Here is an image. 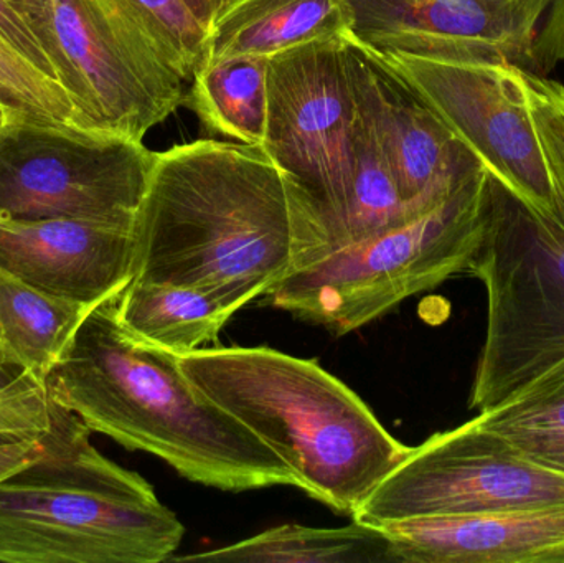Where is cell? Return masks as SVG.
Here are the masks:
<instances>
[{
  "label": "cell",
  "instance_id": "cell-1",
  "mask_svg": "<svg viewBox=\"0 0 564 563\" xmlns=\"http://www.w3.org/2000/svg\"><path fill=\"white\" fill-rule=\"evenodd\" d=\"M134 231L132 280L194 288L238 313L294 271V187L261 148L174 145L155 154Z\"/></svg>",
  "mask_w": 564,
  "mask_h": 563
},
{
  "label": "cell",
  "instance_id": "cell-2",
  "mask_svg": "<svg viewBox=\"0 0 564 563\" xmlns=\"http://www.w3.org/2000/svg\"><path fill=\"white\" fill-rule=\"evenodd\" d=\"M118 296L89 313L46 377L53 402L188 481L230 492L299 488L273 450L191 382L177 356L124 329Z\"/></svg>",
  "mask_w": 564,
  "mask_h": 563
},
{
  "label": "cell",
  "instance_id": "cell-3",
  "mask_svg": "<svg viewBox=\"0 0 564 563\" xmlns=\"http://www.w3.org/2000/svg\"><path fill=\"white\" fill-rule=\"evenodd\" d=\"M178 364L280 456L302 491L340 515L354 518L411 452L315 360L270 347H202Z\"/></svg>",
  "mask_w": 564,
  "mask_h": 563
},
{
  "label": "cell",
  "instance_id": "cell-4",
  "mask_svg": "<svg viewBox=\"0 0 564 563\" xmlns=\"http://www.w3.org/2000/svg\"><path fill=\"white\" fill-rule=\"evenodd\" d=\"M52 399V397H50ZM53 402L45 452L0 481V562L161 563L184 526L138 473L105 458Z\"/></svg>",
  "mask_w": 564,
  "mask_h": 563
},
{
  "label": "cell",
  "instance_id": "cell-5",
  "mask_svg": "<svg viewBox=\"0 0 564 563\" xmlns=\"http://www.w3.org/2000/svg\"><path fill=\"white\" fill-rule=\"evenodd\" d=\"M492 175L482 169L424 214L347 245L282 280L267 303L340 337L408 297L469 273L487 237Z\"/></svg>",
  "mask_w": 564,
  "mask_h": 563
},
{
  "label": "cell",
  "instance_id": "cell-6",
  "mask_svg": "<svg viewBox=\"0 0 564 563\" xmlns=\"http://www.w3.org/2000/svg\"><path fill=\"white\" fill-rule=\"evenodd\" d=\"M470 277L487 329L469 407L494 409L564 360V220L530 210L492 177L489 230Z\"/></svg>",
  "mask_w": 564,
  "mask_h": 563
},
{
  "label": "cell",
  "instance_id": "cell-7",
  "mask_svg": "<svg viewBox=\"0 0 564 563\" xmlns=\"http://www.w3.org/2000/svg\"><path fill=\"white\" fill-rule=\"evenodd\" d=\"M345 36L284 50L271 56L268 68L261 149L295 185L294 271L328 253L350 198L357 102Z\"/></svg>",
  "mask_w": 564,
  "mask_h": 563
},
{
  "label": "cell",
  "instance_id": "cell-8",
  "mask_svg": "<svg viewBox=\"0 0 564 563\" xmlns=\"http://www.w3.org/2000/svg\"><path fill=\"white\" fill-rule=\"evenodd\" d=\"M155 154L144 141L72 124L7 122L0 218H96L135 227Z\"/></svg>",
  "mask_w": 564,
  "mask_h": 563
},
{
  "label": "cell",
  "instance_id": "cell-9",
  "mask_svg": "<svg viewBox=\"0 0 564 563\" xmlns=\"http://www.w3.org/2000/svg\"><path fill=\"white\" fill-rule=\"evenodd\" d=\"M560 505L563 473L523 458L473 419L411 448L351 519L383 526Z\"/></svg>",
  "mask_w": 564,
  "mask_h": 563
},
{
  "label": "cell",
  "instance_id": "cell-10",
  "mask_svg": "<svg viewBox=\"0 0 564 563\" xmlns=\"http://www.w3.org/2000/svg\"><path fill=\"white\" fill-rule=\"evenodd\" d=\"M381 55L506 191L536 215L562 218L517 66L398 52Z\"/></svg>",
  "mask_w": 564,
  "mask_h": 563
},
{
  "label": "cell",
  "instance_id": "cell-11",
  "mask_svg": "<svg viewBox=\"0 0 564 563\" xmlns=\"http://www.w3.org/2000/svg\"><path fill=\"white\" fill-rule=\"evenodd\" d=\"M351 35L381 53L487 59L549 76L564 62V0H350Z\"/></svg>",
  "mask_w": 564,
  "mask_h": 563
},
{
  "label": "cell",
  "instance_id": "cell-12",
  "mask_svg": "<svg viewBox=\"0 0 564 563\" xmlns=\"http://www.w3.org/2000/svg\"><path fill=\"white\" fill-rule=\"evenodd\" d=\"M351 85L367 108L401 197L436 207L482 171L421 93L377 50L345 36Z\"/></svg>",
  "mask_w": 564,
  "mask_h": 563
},
{
  "label": "cell",
  "instance_id": "cell-13",
  "mask_svg": "<svg viewBox=\"0 0 564 563\" xmlns=\"http://www.w3.org/2000/svg\"><path fill=\"white\" fill-rule=\"evenodd\" d=\"M134 230L96 218H0V268L36 290L99 306L134 278Z\"/></svg>",
  "mask_w": 564,
  "mask_h": 563
},
{
  "label": "cell",
  "instance_id": "cell-14",
  "mask_svg": "<svg viewBox=\"0 0 564 563\" xmlns=\"http://www.w3.org/2000/svg\"><path fill=\"white\" fill-rule=\"evenodd\" d=\"M53 30L85 101L82 129L144 141L174 115L83 0H50Z\"/></svg>",
  "mask_w": 564,
  "mask_h": 563
},
{
  "label": "cell",
  "instance_id": "cell-15",
  "mask_svg": "<svg viewBox=\"0 0 564 563\" xmlns=\"http://www.w3.org/2000/svg\"><path fill=\"white\" fill-rule=\"evenodd\" d=\"M400 563H564V505L380 526Z\"/></svg>",
  "mask_w": 564,
  "mask_h": 563
},
{
  "label": "cell",
  "instance_id": "cell-16",
  "mask_svg": "<svg viewBox=\"0 0 564 563\" xmlns=\"http://www.w3.org/2000/svg\"><path fill=\"white\" fill-rule=\"evenodd\" d=\"M351 26L350 0H234L212 29L205 63L241 55L271 58L304 43L348 35Z\"/></svg>",
  "mask_w": 564,
  "mask_h": 563
},
{
  "label": "cell",
  "instance_id": "cell-17",
  "mask_svg": "<svg viewBox=\"0 0 564 563\" xmlns=\"http://www.w3.org/2000/svg\"><path fill=\"white\" fill-rule=\"evenodd\" d=\"M116 314L135 339L182 357L218 343L237 311L194 288L132 280L116 297Z\"/></svg>",
  "mask_w": 564,
  "mask_h": 563
},
{
  "label": "cell",
  "instance_id": "cell-18",
  "mask_svg": "<svg viewBox=\"0 0 564 563\" xmlns=\"http://www.w3.org/2000/svg\"><path fill=\"white\" fill-rule=\"evenodd\" d=\"M172 562L400 563L397 548L380 526L354 519L337 529L285 524L254 538Z\"/></svg>",
  "mask_w": 564,
  "mask_h": 563
},
{
  "label": "cell",
  "instance_id": "cell-19",
  "mask_svg": "<svg viewBox=\"0 0 564 563\" xmlns=\"http://www.w3.org/2000/svg\"><path fill=\"white\" fill-rule=\"evenodd\" d=\"M95 307L36 290L0 268V347L43 382Z\"/></svg>",
  "mask_w": 564,
  "mask_h": 563
},
{
  "label": "cell",
  "instance_id": "cell-20",
  "mask_svg": "<svg viewBox=\"0 0 564 563\" xmlns=\"http://www.w3.org/2000/svg\"><path fill=\"white\" fill-rule=\"evenodd\" d=\"M270 56L241 55L205 63L184 105L210 134L263 148L268 122Z\"/></svg>",
  "mask_w": 564,
  "mask_h": 563
},
{
  "label": "cell",
  "instance_id": "cell-21",
  "mask_svg": "<svg viewBox=\"0 0 564 563\" xmlns=\"http://www.w3.org/2000/svg\"><path fill=\"white\" fill-rule=\"evenodd\" d=\"M354 96L357 102L354 182L344 218L335 231L327 255L430 210L408 205L401 197L397 178L388 164L370 115L355 89Z\"/></svg>",
  "mask_w": 564,
  "mask_h": 563
},
{
  "label": "cell",
  "instance_id": "cell-22",
  "mask_svg": "<svg viewBox=\"0 0 564 563\" xmlns=\"http://www.w3.org/2000/svg\"><path fill=\"white\" fill-rule=\"evenodd\" d=\"M474 419L523 458L564 475V360Z\"/></svg>",
  "mask_w": 564,
  "mask_h": 563
},
{
  "label": "cell",
  "instance_id": "cell-23",
  "mask_svg": "<svg viewBox=\"0 0 564 563\" xmlns=\"http://www.w3.org/2000/svg\"><path fill=\"white\" fill-rule=\"evenodd\" d=\"M0 105L10 122L76 126V109L66 89L0 40Z\"/></svg>",
  "mask_w": 564,
  "mask_h": 563
},
{
  "label": "cell",
  "instance_id": "cell-24",
  "mask_svg": "<svg viewBox=\"0 0 564 563\" xmlns=\"http://www.w3.org/2000/svg\"><path fill=\"white\" fill-rule=\"evenodd\" d=\"M172 69L191 83L207 58V30L184 0H121Z\"/></svg>",
  "mask_w": 564,
  "mask_h": 563
},
{
  "label": "cell",
  "instance_id": "cell-25",
  "mask_svg": "<svg viewBox=\"0 0 564 563\" xmlns=\"http://www.w3.org/2000/svg\"><path fill=\"white\" fill-rule=\"evenodd\" d=\"M540 148L564 220V86L549 76L519 69Z\"/></svg>",
  "mask_w": 564,
  "mask_h": 563
},
{
  "label": "cell",
  "instance_id": "cell-26",
  "mask_svg": "<svg viewBox=\"0 0 564 563\" xmlns=\"http://www.w3.org/2000/svg\"><path fill=\"white\" fill-rule=\"evenodd\" d=\"M52 422L53 400L43 380L25 370L0 390V439H39Z\"/></svg>",
  "mask_w": 564,
  "mask_h": 563
},
{
  "label": "cell",
  "instance_id": "cell-27",
  "mask_svg": "<svg viewBox=\"0 0 564 563\" xmlns=\"http://www.w3.org/2000/svg\"><path fill=\"white\" fill-rule=\"evenodd\" d=\"M13 7L22 13L23 19L30 23L36 39L42 43L48 58L52 59L53 68L58 76L59 85L66 89L76 109V126H82L85 115V101H83L82 88L78 79L69 66L68 59L59 48L58 40L53 30L52 7L50 0H10Z\"/></svg>",
  "mask_w": 564,
  "mask_h": 563
},
{
  "label": "cell",
  "instance_id": "cell-28",
  "mask_svg": "<svg viewBox=\"0 0 564 563\" xmlns=\"http://www.w3.org/2000/svg\"><path fill=\"white\" fill-rule=\"evenodd\" d=\"M0 40L12 46L39 72L59 85L52 59L46 55L30 23L23 19L22 13L10 3V0H0Z\"/></svg>",
  "mask_w": 564,
  "mask_h": 563
},
{
  "label": "cell",
  "instance_id": "cell-29",
  "mask_svg": "<svg viewBox=\"0 0 564 563\" xmlns=\"http://www.w3.org/2000/svg\"><path fill=\"white\" fill-rule=\"evenodd\" d=\"M43 452V435L39 439H0V481L39 459Z\"/></svg>",
  "mask_w": 564,
  "mask_h": 563
},
{
  "label": "cell",
  "instance_id": "cell-30",
  "mask_svg": "<svg viewBox=\"0 0 564 563\" xmlns=\"http://www.w3.org/2000/svg\"><path fill=\"white\" fill-rule=\"evenodd\" d=\"M185 6L194 13L195 19L202 23L208 35L214 29L217 20L220 19L221 13L228 9L234 0H184Z\"/></svg>",
  "mask_w": 564,
  "mask_h": 563
},
{
  "label": "cell",
  "instance_id": "cell-31",
  "mask_svg": "<svg viewBox=\"0 0 564 563\" xmlns=\"http://www.w3.org/2000/svg\"><path fill=\"white\" fill-rule=\"evenodd\" d=\"M25 370L13 362L12 357L0 347V390L9 387L10 383L15 382Z\"/></svg>",
  "mask_w": 564,
  "mask_h": 563
},
{
  "label": "cell",
  "instance_id": "cell-32",
  "mask_svg": "<svg viewBox=\"0 0 564 563\" xmlns=\"http://www.w3.org/2000/svg\"><path fill=\"white\" fill-rule=\"evenodd\" d=\"M7 122H10L9 112L0 105V131L6 128Z\"/></svg>",
  "mask_w": 564,
  "mask_h": 563
}]
</instances>
